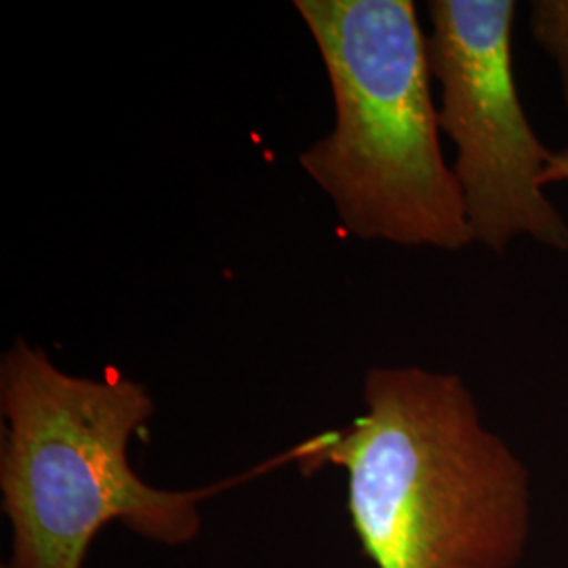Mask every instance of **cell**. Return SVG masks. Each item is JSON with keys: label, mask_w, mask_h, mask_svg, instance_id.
Masks as SVG:
<instances>
[{"label": "cell", "mask_w": 568, "mask_h": 568, "mask_svg": "<svg viewBox=\"0 0 568 568\" xmlns=\"http://www.w3.org/2000/svg\"><path fill=\"white\" fill-rule=\"evenodd\" d=\"M365 413L291 448L314 474L344 469L347 511L377 568H516L532 518L530 476L488 429L466 382L422 366H377Z\"/></svg>", "instance_id": "1"}, {"label": "cell", "mask_w": 568, "mask_h": 568, "mask_svg": "<svg viewBox=\"0 0 568 568\" xmlns=\"http://www.w3.org/2000/svg\"><path fill=\"white\" fill-rule=\"evenodd\" d=\"M154 410L142 382L116 371L100 379L70 375L39 345H9L0 358V493L11 527L4 568H84L110 523L180 548L201 535L209 497L291 464L286 450L213 487H152L131 466L129 447Z\"/></svg>", "instance_id": "2"}, {"label": "cell", "mask_w": 568, "mask_h": 568, "mask_svg": "<svg viewBox=\"0 0 568 568\" xmlns=\"http://www.w3.org/2000/svg\"><path fill=\"white\" fill-rule=\"evenodd\" d=\"M325 63L333 131L300 164L345 232L406 248L474 243L466 203L440 150L427 37L410 0H295Z\"/></svg>", "instance_id": "3"}, {"label": "cell", "mask_w": 568, "mask_h": 568, "mask_svg": "<svg viewBox=\"0 0 568 568\" xmlns=\"http://www.w3.org/2000/svg\"><path fill=\"white\" fill-rule=\"evenodd\" d=\"M427 63L438 122L457 159L474 243L504 253L516 236L568 251V224L544 194L551 150L537 138L514 77L511 0H432Z\"/></svg>", "instance_id": "4"}, {"label": "cell", "mask_w": 568, "mask_h": 568, "mask_svg": "<svg viewBox=\"0 0 568 568\" xmlns=\"http://www.w3.org/2000/svg\"><path fill=\"white\" fill-rule=\"evenodd\" d=\"M530 32L560 68V81L568 108V0L532 2Z\"/></svg>", "instance_id": "5"}, {"label": "cell", "mask_w": 568, "mask_h": 568, "mask_svg": "<svg viewBox=\"0 0 568 568\" xmlns=\"http://www.w3.org/2000/svg\"><path fill=\"white\" fill-rule=\"evenodd\" d=\"M562 182H568V148L567 150H560V152H551L544 180H541L544 187L549 183Z\"/></svg>", "instance_id": "6"}]
</instances>
